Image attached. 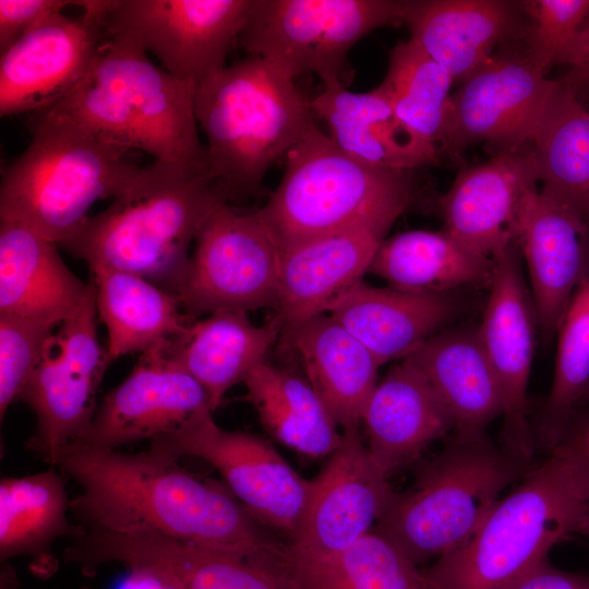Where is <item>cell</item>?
<instances>
[{"instance_id":"6da1fadb","label":"cell","mask_w":589,"mask_h":589,"mask_svg":"<svg viewBox=\"0 0 589 589\" xmlns=\"http://www.w3.org/2000/svg\"><path fill=\"white\" fill-rule=\"evenodd\" d=\"M149 447L127 454L68 445L56 466L81 489L71 502L80 526L146 529L247 556L277 558L287 544L267 538L225 485Z\"/></svg>"},{"instance_id":"7a4b0ae2","label":"cell","mask_w":589,"mask_h":589,"mask_svg":"<svg viewBox=\"0 0 589 589\" xmlns=\"http://www.w3.org/2000/svg\"><path fill=\"white\" fill-rule=\"evenodd\" d=\"M196 87L154 65L129 37L106 32L82 82L44 111L68 118L128 152L147 153L156 163L209 175L197 133Z\"/></svg>"},{"instance_id":"3957f363","label":"cell","mask_w":589,"mask_h":589,"mask_svg":"<svg viewBox=\"0 0 589 589\" xmlns=\"http://www.w3.org/2000/svg\"><path fill=\"white\" fill-rule=\"evenodd\" d=\"M227 201L209 175L154 161L60 247L89 268L129 272L173 293L191 243Z\"/></svg>"},{"instance_id":"277c9868","label":"cell","mask_w":589,"mask_h":589,"mask_svg":"<svg viewBox=\"0 0 589 589\" xmlns=\"http://www.w3.org/2000/svg\"><path fill=\"white\" fill-rule=\"evenodd\" d=\"M589 481L558 448L501 497L473 537L423 570L433 589H507L581 531Z\"/></svg>"},{"instance_id":"5b68a950","label":"cell","mask_w":589,"mask_h":589,"mask_svg":"<svg viewBox=\"0 0 589 589\" xmlns=\"http://www.w3.org/2000/svg\"><path fill=\"white\" fill-rule=\"evenodd\" d=\"M32 140L2 171L0 218L20 223L60 245L116 199L142 168L120 148L79 123L50 112L32 115Z\"/></svg>"},{"instance_id":"8992f818","label":"cell","mask_w":589,"mask_h":589,"mask_svg":"<svg viewBox=\"0 0 589 589\" xmlns=\"http://www.w3.org/2000/svg\"><path fill=\"white\" fill-rule=\"evenodd\" d=\"M194 110L207 140L209 176L228 200L260 189L272 165L314 122L310 100L293 80L259 57L200 83Z\"/></svg>"},{"instance_id":"52a82bcc","label":"cell","mask_w":589,"mask_h":589,"mask_svg":"<svg viewBox=\"0 0 589 589\" xmlns=\"http://www.w3.org/2000/svg\"><path fill=\"white\" fill-rule=\"evenodd\" d=\"M411 171L366 165L313 122L287 153L283 178L259 211L281 251L362 225L393 226L414 200Z\"/></svg>"},{"instance_id":"ba28073f","label":"cell","mask_w":589,"mask_h":589,"mask_svg":"<svg viewBox=\"0 0 589 589\" xmlns=\"http://www.w3.org/2000/svg\"><path fill=\"white\" fill-rule=\"evenodd\" d=\"M526 462L486 435L453 437L423 464L414 486L396 493L375 529L419 565L462 546L505 488L528 471Z\"/></svg>"},{"instance_id":"9c48e42d","label":"cell","mask_w":589,"mask_h":589,"mask_svg":"<svg viewBox=\"0 0 589 589\" xmlns=\"http://www.w3.org/2000/svg\"><path fill=\"white\" fill-rule=\"evenodd\" d=\"M402 13L404 1L394 0H254L238 41L291 80L315 73L324 84L345 85L351 47L402 24Z\"/></svg>"},{"instance_id":"30bf717a","label":"cell","mask_w":589,"mask_h":589,"mask_svg":"<svg viewBox=\"0 0 589 589\" xmlns=\"http://www.w3.org/2000/svg\"><path fill=\"white\" fill-rule=\"evenodd\" d=\"M194 242L173 292L191 320L276 305L283 251L260 211L223 202Z\"/></svg>"},{"instance_id":"8fae6325","label":"cell","mask_w":589,"mask_h":589,"mask_svg":"<svg viewBox=\"0 0 589 589\" xmlns=\"http://www.w3.org/2000/svg\"><path fill=\"white\" fill-rule=\"evenodd\" d=\"M96 315V285L91 277L79 308L47 338L19 397L36 417L27 445L52 466L91 423L98 387L111 362L97 337Z\"/></svg>"},{"instance_id":"7c38bea8","label":"cell","mask_w":589,"mask_h":589,"mask_svg":"<svg viewBox=\"0 0 589 589\" xmlns=\"http://www.w3.org/2000/svg\"><path fill=\"white\" fill-rule=\"evenodd\" d=\"M213 413L203 410L179 431L153 440L151 447L212 465L257 524L284 532L291 542L309 501L311 480L301 477L268 442L220 428Z\"/></svg>"},{"instance_id":"4fadbf2b","label":"cell","mask_w":589,"mask_h":589,"mask_svg":"<svg viewBox=\"0 0 589 589\" xmlns=\"http://www.w3.org/2000/svg\"><path fill=\"white\" fill-rule=\"evenodd\" d=\"M254 0H112L106 32L129 37L196 85L226 68Z\"/></svg>"},{"instance_id":"5bb4252c","label":"cell","mask_w":589,"mask_h":589,"mask_svg":"<svg viewBox=\"0 0 589 589\" xmlns=\"http://www.w3.org/2000/svg\"><path fill=\"white\" fill-rule=\"evenodd\" d=\"M111 3L75 1L79 16L58 13L1 55V117L49 109L82 82L105 38Z\"/></svg>"},{"instance_id":"9a60e30c","label":"cell","mask_w":589,"mask_h":589,"mask_svg":"<svg viewBox=\"0 0 589 589\" xmlns=\"http://www.w3.org/2000/svg\"><path fill=\"white\" fill-rule=\"evenodd\" d=\"M490 294L479 334L503 400L502 447L529 464L534 454V432L528 418L527 388L531 371L536 312L521 269L517 239L493 257Z\"/></svg>"},{"instance_id":"2e32d148","label":"cell","mask_w":589,"mask_h":589,"mask_svg":"<svg viewBox=\"0 0 589 589\" xmlns=\"http://www.w3.org/2000/svg\"><path fill=\"white\" fill-rule=\"evenodd\" d=\"M309 501L290 557L312 560L346 550L371 532L396 492L363 444L359 426L345 429L337 449L311 480Z\"/></svg>"},{"instance_id":"e0dca14e","label":"cell","mask_w":589,"mask_h":589,"mask_svg":"<svg viewBox=\"0 0 589 589\" xmlns=\"http://www.w3.org/2000/svg\"><path fill=\"white\" fill-rule=\"evenodd\" d=\"M80 556L92 570L107 563L154 565L183 589H298L288 552L280 558L253 557L146 529H91L81 541Z\"/></svg>"},{"instance_id":"ac0fdd59","label":"cell","mask_w":589,"mask_h":589,"mask_svg":"<svg viewBox=\"0 0 589 589\" xmlns=\"http://www.w3.org/2000/svg\"><path fill=\"white\" fill-rule=\"evenodd\" d=\"M165 342L141 353L129 375L103 398L86 430L71 444L118 449L172 434L211 409L205 389L168 354Z\"/></svg>"},{"instance_id":"d6986e66","label":"cell","mask_w":589,"mask_h":589,"mask_svg":"<svg viewBox=\"0 0 589 589\" xmlns=\"http://www.w3.org/2000/svg\"><path fill=\"white\" fill-rule=\"evenodd\" d=\"M556 84L524 47L495 56L452 95L454 156L479 143L495 153L531 144Z\"/></svg>"},{"instance_id":"ffe728a7","label":"cell","mask_w":589,"mask_h":589,"mask_svg":"<svg viewBox=\"0 0 589 589\" xmlns=\"http://www.w3.org/2000/svg\"><path fill=\"white\" fill-rule=\"evenodd\" d=\"M516 239L529 274L537 324L549 344L577 286L589 276V225L533 188L520 203Z\"/></svg>"},{"instance_id":"44dd1931","label":"cell","mask_w":589,"mask_h":589,"mask_svg":"<svg viewBox=\"0 0 589 589\" xmlns=\"http://www.w3.org/2000/svg\"><path fill=\"white\" fill-rule=\"evenodd\" d=\"M538 182L531 144L495 153L483 163L460 169L438 201L444 229L470 250L492 259L516 239L520 203Z\"/></svg>"},{"instance_id":"7402d4cb","label":"cell","mask_w":589,"mask_h":589,"mask_svg":"<svg viewBox=\"0 0 589 589\" xmlns=\"http://www.w3.org/2000/svg\"><path fill=\"white\" fill-rule=\"evenodd\" d=\"M402 23L454 83H464L501 53L496 48L524 45L528 19L524 1L410 0Z\"/></svg>"},{"instance_id":"603a6c76","label":"cell","mask_w":589,"mask_h":589,"mask_svg":"<svg viewBox=\"0 0 589 589\" xmlns=\"http://www.w3.org/2000/svg\"><path fill=\"white\" fill-rule=\"evenodd\" d=\"M390 227L362 225L283 250L275 305L281 332L288 334L325 313L339 294L362 280Z\"/></svg>"},{"instance_id":"cb8c5ba5","label":"cell","mask_w":589,"mask_h":589,"mask_svg":"<svg viewBox=\"0 0 589 589\" xmlns=\"http://www.w3.org/2000/svg\"><path fill=\"white\" fill-rule=\"evenodd\" d=\"M453 291H409L358 281L326 312L347 328L381 365L405 359L440 333L460 311Z\"/></svg>"},{"instance_id":"d4e9b609","label":"cell","mask_w":589,"mask_h":589,"mask_svg":"<svg viewBox=\"0 0 589 589\" xmlns=\"http://www.w3.org/2000/svg\"><path fill=\"white\" fill-rule=\"evenodd\" d=\"M310 108L326 123L335 144L366 165L413 170L442 161L438 152L398 118L382 83L364 93L350 92L339 81L325 83Z\"/></svg>"},{"instance_id":"484cf974","label":"cell","mask_w":589,"mask_h":589,"mask_svg":"<svg viewBox=\"0 0 589 589\" xmlns=\"http://www.w3.org/2000/svg\"><path fill=\"white\" fill-rule=\"evenodd\" d=\"M368 450L388 478L454 431L436 393L407 358L377 382L362 416Z\"/></svg>"},{"instance_id":"4316f807","label":"cell","mask_w":589,"mask_h":589,"mask_svg":"<svg viewBox=\"0 0 589 589\" xmlns=\"http://www.w3.org/2000/svg\"><path fill=\"white\" fill-rule=\"evenodd\" d=\"M450 416L454 435L479 437L503 413L501 389L474 327L441 330L408 357Z\"/></svg>"},{"instance_id":"83f0119b","label":"cell","mask_w":589,"mask_h":589,"mask_svg":"<svg viewBox=\"0 0 589 589\" xmlns=\"http://www.w3.org/2000/svg\"><path fill=\"white\" fill-rule=\"evenodd\" d=\"M88 281L65 265L58 244L0 218V314L61 324L81 304Z\"/></svg>"},{"instance_id":"f1b7e54d","label":"cell","mask_w":589,"mask_h":589,"mask_svg":"<svg viewBox=\"0 0 589 589\" xmlns=\"http://www.w3.org/2000/svg\"><path fill=\"white\" fill-rule=\"evenodd\" d=\"M280 332L277 318L255 325L247 312L218 311L190 321L165 347L202 385L214 412L231 387L266 361Z\"/></svg>"},{"instance_id":"f546056e","label":"cell","mask_w":589,"mask_h":589,"mask_svg":"<svg viewBox=\"0 0 589 589\" xmlns=\"http://www.w3.org/2000/svg\"><path fill=\"white\" fill-rule=\"evenodd\" d=\"M286 337L337 425L359 426L377 384L376 358L327 313L304 321Z\"/></svg>"},{"instance_id":"4dcf8cb0","label":"cell","mask_w":589,"mask_h":589,"mask_svg":"<svg viewBox=\"0 0 589 589\" xmlns=\"http://www.w3.org/2000/svg\"><path fill=\"white\" fill-rule=\"evenodd\" d=\"M89 269L110 361L143 353L175 337L192 321L176 294L148 279L108 267Z\"/></svg>"},{"instance_id":"1f68e13d","label":"cell","mask_w":589,"mask_h":589,"mask_svg":"<svg viewBox=\"0 0 589 589\" xmlns=\"http://www.w3.org/2000/svg\"><path fill=\"white\" fill-rule=\"evenodd\" d=\"M531 145L539 190L589 225V110L562 77Z\"/></svg>"},{"instance_id":"d6a6232c","label":"cell","mask_w":589,"mask_h":589,"mask_svg":"<svg viewBox=\"0 0 589 589\" xmlns=\"http://www.w3.org/2000/svg\"><path fill=\"white\" fill-rule=\"evenodd\" d=\"M493 259L470 250L445 229L408 230L382 242L368 273L409 291H454L489 283Z\"/></svg>"},{"instance_id":"836d02e7","label":"cell","mask_w":589,"mask_h":589,"mask_svg":"<svg viewBox=\"0 0 589 589\" xmlns=\"http://www.w3.org/2000/svg\"><path fill=\"white\" fill-rule=\"evenodd\" d=\"M243 384L245 400L275 440L310 458L337 449L341 441L337 423L306 377L265 361Z\"/></svg>"},{"instance_id":"e575fe53","label":"cell","mask_w":589,"mask_h":589,"mask_svg":"<svg viewBox=\"0 0 589 589\" xmlns=\"http://www.w3.org/2000/svg\"><path fill=\"white\" fill-rule=\"evenodd\" d=\"M64 476L49 469L0 481V561L49 555L53 542L79 537L83 528L69 520Z\"/></svg>"},{"instance_id":"d590c367","label":"cell","mask_w":589,"mask_h":589,"mask_svg":"<svg viewBox=\"0 0 589 589\" xmlns=\"http://www.w3.org/2000/svg\"><path fill=\"white\" fill-rule=\"evenodd\" d=\"M453 83L447 71L413 39L399 41L390 50L382 85L398 118L441 157H454Z\"/></svg>"},{"instance_id":"8d00e7d4","label":"cell","mask_w":589,"mask_h":589,"mask_svg":"<svg viewBox=\"0 0 589 589\" xmlns=\"http://www.w3.org/2000/svg\"><path fill=\"white\" fill-rule=\"evenodd\" d=\"M288 564L298 589H433L423 570L375 528L346 550Z\"/></svg>"},{"instance_id":"74e56055","label":"cell","mask_w":589,"mask_h":589,"mask_svg":"<svg viewBox=\"0 0 589 589\" xmlns=\"http://www.w3.org/2000/svg\"><path fill=\"white\" fill-rule=\"evenodd\" d=\"M556 336L553 383L534 429L536 444L548 452L561 441L589 387V276L577 286Z\"/></svg>"},{"instance_id":"f35d334b","label":"cell","mask_w":589,"mask_h":589,"mask_svg":"<svg viewBox=\"0 0 589 589\" xmlns=\"http://www.w3.org/2000/svg\"><path fill=\"white\" fill-rule=\"evenodd\" d=\"M528 23L524 49L546 75L555 65L573 69L589 53V0L524 1Z\"/></svg>"},{"instance_id":"ab89813d","label":"cell","mask_w":589,"mask_h":589,"mask_svg":"<svg viewBox=\"0 0 589 589\" xmlns=\"http://www.w3.org/2000/svg\"><path fill=\"white\" fill-rule=\"evenodd\" d=\"M58 325L44 320L0 314V419L19 400L44 345Z\"/></svg>"},{"instance_id":"60d3db41","label":"cell","mask_w":589,"mask_h":589,"mask_svg":"<svg viewBox=\"0 0 589 589\" xmlns=\"http://www.w3.org/2000/svg\"><path fill=\"white\" fill-rule=\"evenodd\" d=\"M74 1L0 0V52L33 32Z\"/></svg>"},{"instance_id":"b9f144b4","label":"cell","mask_w":589,"mask_h":589,"mask_svg":"<svg viewBox=\"0 0 589 589\" xmlns=\"http://www.w3.org/2000/svg\"><path fill=\"white\" fill-rule=\"evenodd\" d=\"M507 589H589V576L558 569L544 560Z\"/></svg>"},{"instance_id":"7bdbcfd3","label":"cell","mask_w":589,"mask_h":589,"mask_svg":"<svg viewBox=\"0 0 589 589\" xmlns=\"http://www.w3.org/2000/svg\"><path fill=\"white\" fill-rule=\"evenodd\" d=\"M564 453L589 481V407L578 408L555 446Z\"/></svg>"},{"instance_id":"ee69618b","label":"cell","mask_w":589,"mask_h":589,"mask_svg":"<svg viewBox=\"0 0 589 589\" xmlns=\"http://www.w3.org/2000/svg\"><path fill=\"white\" fill-rule=\"evenodd\" d=\"M128 575L119 589H183L166 570L149 564L127 567Z\"/></svg>"},{"instance_id":"f6af8a7d","label":"cell","mask_w":589,"mask_h":589,"mask_svg":"<svg viewBox=\"0 0 589 589\" xmlns=\"http://www.w3.org/2000/svg\"><path fill=\"white\" fill-rule=\"evenodd\" d=\"M581 99L586 92H589V53L577 67L569 69L562 77Z\"/></svg>"},{"instance_id":"bcb514c9","label":"cell","mask_w":589,"mask_h":589,"mask_svg":"<svg viewBox=\"0 0 589 589\" xmlns=\"http://www.w3.org/2000/svg\"><path fill=\"white\" fill-rule=\"evenodd\" d=\"M19 585L15 570L9 563L2 564L0 574V589H16Z\"/></svg>"},{"instance_id":"7dc6e473","label":"cell","mask_w":589,"mask_h":589,"mask_svg":"<svg viewBox=\"0 0 589 589\" xmlns=\"http://www.w3.org/2000/svg\"><path fill=\"white\" fill-rule=\"evenodd\" d=\"M580 533L585 534L589 539V512L585 518Z\"/></svg>"},{"instance_id":"c3c4849f","label":"cell","mask_w":589,"mask_h":589,"mask_svg":"<svg viewBox=\"0 0 589 589\" xmlns=\"http://www.w3.org/2000/svg\"><path fill=\"white\" fill-rule=\"evenodd\" d=\"M587 404H589V387H588V389H587V392H586V394H585V396H584V398H582V401H581L580 407H584V406L587 405ZM580 407H579V408H580Z\"/></svg>"}]
</instances>
